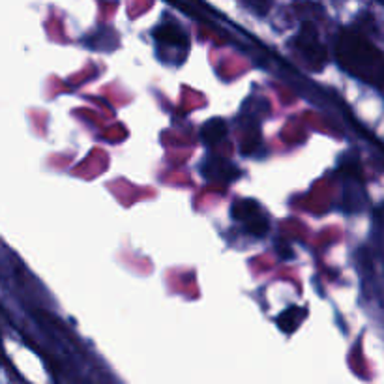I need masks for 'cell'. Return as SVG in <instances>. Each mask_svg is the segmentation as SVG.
I'll use <instances>...</instances> for the list:
<instances>
[{"instance_id": "cell-2", "label": "cell", "mask_w": 384, "mask_h": 384, "mask_svg": "<svg viewBox=\"0 0 384 384\" xmlns=\"http://www.w3.org/2000/svg\"><path fill=\"white\" fill-rule=\"evenodd\" d=\"M294 43H297L298 51L304 55L307 64H309L315 72H319V70L326 64V47L319 40V32L313 23H304V25L300 26Z\"/></svg>"}, {"instance_id": "cell-7", "label": "cell", "mask_w": 384, "mask_h": 384, "mask_svg": "<svg viewBox=\"0 0 384 384\" xmlns=\"http://www.w3.org/2000/svg\"><path fill=\"white\" fill-rule=\"evenodd\" d=\"M304 315H306V311L300 309V307H289L287 311H283L282 315L277 317V326L282 328L283 332H294L298 324H300V321L304 319Z\"/></svg>"}, {"instance_id": "cell-3", "label": "cell", "mask_w": 384, "mask_h": 384, "mask_svg": "<svg viewBox=\"0 0 384 384\" xmlns=\"http://www.w3.org/2000/svg\"><path fill=\"white\" fill-rule=\"evenodd\" d=\"M203 173L206 178L215 180V182H230L238 176V169L223 158H208L203 167Z\"/></svg>"}, {"instance_id": "cell-8", "label": "cell", "mask_w": 384, "mask_h": 384, "mask_svg": "<svg viewBox=\"0 0 384 384\" xmlns=\"http://www.w3.org/2000/svg\"><path fill=\"white\" fill-rule=\"evenodd\" d=\"M246 229L253 236H265L268 233V221L259 214L255 218H251L250 221H246Z\"/></svg>"}, {"instance_id": "cell-10", "label": "cell", "mask_w": 384, "mask_h": 384, "mask_svg": "<svg viewBox=\"0 0 384 384\" xmlns=\"http://www.w3.org/2000/svg\"><path fill=\"white\" fill-rule=\"evenodd\" d=\"M2 354L4 353H2V341H0V362H2Z\"/></svg>"}, {"instance_id": "cell-5", "label": "cell", "mask_w": 384, "mask_h": 384, "mask_svg": "<svg viewBox=\"0 0 384 384\" xmlns=\"http://www.w3.org/2000/svg\"><path fill=\"white\" fill-rule=\"evenodd\" d=\"M227 135V124L223 118H210L203 124L201 129V137L206 144H215L220 143L221 139Z\"/></svg>"}, {"instance_id": "cell-6", "label": "cell", "mask_w": 384, "mask_h": 384, "mask_svg": "<svg viewBox=\"0 0 384 384\" xmlns=\"http://www.w3.org/2000/svg\"><path fill=\"white\" fill-rule=\"evenodd\" d=\"M230 214H233V218H235L236 221H244V223H246L251 218H255V215L261 214V208H259V205H257L255 201L240 199L236 205H233Z\"/></svg>"}, {"instance_id": "cell-9", "label": "cell", "mask_w": 384, "mask_h": 384, "mask_svg": "<svg viewBox=\"0 0 384 384\" xmlns=\"http://www.w3.org/2000/svg\"><path fill=\"white\" fill-rule=\"evenodd\" d=\"M247 4H250V8H253L257 14H261V16L268 14V8H270L268 0H247Z\"/></svg>"}, {"instance_id": "cell-4", "label": "cell", "mask_w": 384, "mask_h": 384, "mask_svg": "<svg viewBox=\"0 0 384 384\" xmlns=\"http://www.w3.org/2000/svg\"><path fill=\"white\" fill-rule=\"evenodd\" d=\"M156 38H158L159 43H167V46L180 47V49H186L188 47V38L182 31H180L176 25H164L159 26L158 31L154 32Z\"/></svg>"}, {"instance_id": "cell-1", "label": "cell", "mask_w": 384, "mask_h": 384, "mask_svg": "<svg viewBox=\"0 0 384 384\" xmlns=\"http://www.w3.org/2000/svg\"><path fill=\"white\" fill-rule=\"evenodd\" d=\"M338 62L362 81L380 87L383 82V55L360 32L343 31L336 41Z\"/></svg>"}]
</instances>
